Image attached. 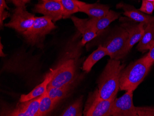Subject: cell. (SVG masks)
Returning <instances> with one entry per match:
<instances>
[{"label":"cell","mask_w":154,"mask_h":116,"mask_svg":"<svg viewBox=\"0 0 154 116\" xmlns=\"http://www.w3.org/2000/svg\"><path fill=\"white\" fill-rule=\"evenodd\" d=\"M125 67L120 60L110 59L97 81L98 90L102 98L116 97L120 90L121 73Z\"/></svg>","instance_id":"cell-1"},{"label":"cell","mask_w":154,"mask_h":116,"mask_svg":"<svg viewBox=\"0 0 154 116\" xmlns=\"http://www.w3.org/2000/svg\"><path fill=\"white\" fill-rule=\"evenodd\" d=\"M154 64L146 55L130 63L121 73L120 90L134 92L147 76Z\"/></svg>","instance_id":"cell-2"},{"label":"cell","mask_w":154,"mask_h":116,"mask_svg":"<svg viewBox=\"0 0 154 116\" xmlns=\"http://www.w3.org/2000/svg\"><path fill=\"white\" fill-rule=\"evenodd\" d=\"M116 98L103 99L100 96L98 88L96 89L89 93L83 114L85 116H110L111 109Z\"/></svg>","instance_id":"cell-3"},{"label":"cell","mask_w":154,"mask_h":116,"mask_svg":"<svg viewBox=\"0 0 154 116\" xmlns=\"http://www.w3.org/2000/svg\"><path fill=\"white\" fill-rule=\"evenodd\" d=\"M55 28L53 21L49 17H36L32 27L22 34L29 44L34 45L39 44L46 35Z\"/></svg>","instance_id":"cell-4"},{"label":"cell","mask_w":154,"mask_h":116,"mask_svg":"<svg viewBox=\"0 0 154 116\" xmlns=\"http://www.w3.org/2000/svg\"><path fill=\"white\" fill-rule=\"evenodd\" d=\"M128 40V33L122 27L110 37L103 46L108 50L110 59L120 60L127 56Z\"/></svg>","instance_id":"cell-5"},{"label":"cell","mask_w":154,"mask_h":116,"mask_svg":"<svg viewBox=\"0 0 154 116\" xmlns=\"http://www.w3.org/2000/svg\"><path fill=\"white\" fill-rule=\"evenodd\" d=\"M76 63L73 59H69L54 70L51 80L48 86L58 87L71 83L76 79Z\"/></svg>","instance_id":"cell-6"},{"label":"cell","mask_w":154,"mask_h":116,"mask_svg":"<svg viewBox=\"0 0 154 116\" xmlns=\"http://www.w3.org/2000/svg\"><path fill=\"white\" fill-rule=\"evenodd\" d=\"M35 17L26 10V6L17 7L14 10L10 21L5 26L23 34L32 27Z\"/></svg>","instance_id":"cell-7"},{"label":"cell","mask_w":154,"mask_h":116,"mask_svg":"<svg viewBox=\"0 0 154 116\" xmlns=\"http://www.w3.org/2000/svg\"><path fill=\"white\" fill-rule=\"evenodd\" d=\"M110 116H137L136 106L133 102V91H128L114 100Z\"/></svg>","instance_id":"cell-8"},{"label":"cell","mask_w":154,"mask_h":116,"mask_svg":"<svg viewBox=\"0 0 154 116\" xmlns=\"http://www.w3.org/2000/svg\"><path fill=\"white\" fill-rule=\"evenodd\" d=\"M33 11L49 17L54 22L63 19L62 6L54 0H39Z\"/></svg>","instance_id":"cell-9"},{"label":"cell","mask_w":154,"mask_h":116,"mask_svg":"<svg viewBox=\"0 0 154 116\" xmlns=\"http://www.w3.org/2000/svg\"><path fill=\"white\" fill-rule=\"evenodd\" d=\"M40 96L25 102H20L13 110L11 111L7 116H38L40 102L43 97Z\"/></svg>","instance_id":"cell-10"},{"label":"cell","mask_w":154,"mask_h":116,"mask_svg":"<svg viewBox=\"0 0 154 116\" xmlns=\"http://www.w3.org/2000/svg\"><path fill=\"white\" fill-rule=\"evenodd\" d=\"M120 16V14L110 10L106 15L99 18H91L87 20V24L89 27L98 34L115 21Z\"/></svg>","instance_id":"cell-11"},{"label":"cell","mask_w":154,"mask_h":116,"mask_svg":"<svg viewBox=\"0 0 154 116\" xmlns=\"http://www.w3.org/2000/svg\"><path fill=\"white\" fill-rule=\"evenodd\" d=\"M71 19L74 26L80 32L82 36L80 42L81 46H84L97 36L98 34L87 24L88 19H82L75 16H71Z\"/></svg>","instance_id":"cell-12"},{"label":"cell","mask_w":154,"mask_h":116,"mask_svg":"<svg viewBox=\"0 0 154 116\" xmlns=\"http://www.w3.org/2000/svg\"><path fill=\"white\" fill-rule=\"evenodd\" d=\"M79 12L85 13L92 18L103 17L109 12V8L107 5L94 3L87 4L83 2L78 1Z\"/></svg>","instance_id":"cell-13"},{"label":"cell","mask_w":154,"mask_h":116,"mask_svg":"<svg viewBox=\"0 0 154 116\" xmlns=\"http://www.w3.org/2000/svg\"><path fill=\"white\" fill-rule=\"evenodd\" d=\"M146 24L139 23L137 25L130 26L123 25L122 27L128 33V51L130 52L134 45L141 39L144 33Z\"/></svg>","instance_id":"cell-14"},{"label":"cell","mask_w":154,"mask_h":116,"mask_svg":"<svg viewBox=\"0 0 154 116\" xmlns=\"http://www.w3.org/2000/svg\"><path fill=\"white\" fill-rule=\"evenodd\" d=\"M54 73V70H51L48 74L43 83L37 86L27 94H22L20 98V102H23L40 96L47 90L48 86L50 83Z\"/></svg>","instance_id":"cell-15"},{"label":"cell","mask_w":154,"mask_h":116,"mask_svg":"<svg viewBox=\"0 0 154 116\" xmlns=\"http://www.w3.org/2000/svg\"><path fill=\"white\" fill-rule=\"evenodd\" d=\"M120 7L124 10V14L133 20L139 23H144L146 25L154 24V16L144 14L131 6L120 5Z\"/></svg>","instance_id":"cell-16"},{"label":"cell","mask_w":154,"mask_h":116,"mask_svg":"<svg viewBox=\"0 0 154 116\" xmlns=\"http://www.w3.org/2000/svg\"><path fill=\"white\" fill-rule=\"evenodd\" d=\"M109 52L106 47L102 45H99L97 49L91 54L85 60L83 64L82 69L86 73L90 72L93 66L97 62L105 56H109Z\"/></svg>","instance_id":"cell-17"},{"label":"cell","mask_w":154,"mask_h":116,"mask_svg":"<svg viewBox=\"0 0 154 116\" xmlns=\"http://www.w3.org/2000/svg\"><path fill=\"white\" fill-rule=\"evenodd\" d=\"M154 43V24H149L145 27L144 33L137 46L139 52L143 53L150 49Z\"/></svg>","instance_id":"cell-18"},{"label":"cell","mask_w":154,"mask_h":116,"mask_svg":"<svg viewBox=\"0 0 154 116\" xmlns=\"http://www.w3.org/2000/svg\"><path fill=\"white\" fill-rule=\"evenodd\" d=\"M76 80L71 83L58 87H50L47 88V92L49 96L57 104L59 101L63 99L69 94L75 86Z\"/></svg>","instance_id":"cell-19"},{"label":"cell","mask_w":154,"mask_h":116,"mask_svg":"<svg viewBox=\"0 0 154 116\" xmlns=\"http://www.w3.org/2000/svg\"><path fill=\"white\" fill-rule=\"evenodd\" d=\"M61 4L63 9V19L69 18L72 14L79 12V0H54Z\"/></svg>","instance_id":"cell-20"},{"label":"cell","mask_w":154,"mask_h":116,"mask_svg":"<svg viewBox=\"0 0 154 116\" xmlns=\"http://www.w3.org/2000/svg\"><path fill=\"white\" fill-rule=\"evenodd\" d=\"M57 104L49 96L47 90L40 102L38 116H46L53 110Z\"/></svg>","instance_id":"cell-21"},{"label":"cell","mask_w":154,"mask_h":116,"mask_svg":"<svg viewBox=\"0 0 154 116\" xmlns=\"http://www.w3.org/2000/svg\"><path fill=\"white\" fill-rule=\"evenodd\" d=\"M83 97L77 99L61 113L62 116H81L83 114Z\"/></svg>","instance_id":"cell-22"},{"label":"cell","mask_w":154,"mask_h":116,"mask_svg":"<svg viewBox=\"0 0 154 116\" xmlns=\"http://www.w3.org/2000/svg\"><path fill=\"white\" fill-rule=\"evenodd\" d=\"M137 116H154V107H136Z\"/></svg>","instance_id":"cell-23"},{"label":"cell","mask_w":154,"mask_h":116,"mask_svg":"<svg viewBox=\"0 0 154 116\" xmlns=\"http://www.w3.org/2000/svg\"><path fill=\"white\" fill-rule=\"evenodd\" d=\"M5 9H9V8L6 4V1L0 0V25L1 27L3 25L4 20L9 16L8 12H6Z\"/></svg>","instance_id":"cell-24"},{"label":"cell","mask_w":154,"mask_h":116,"mask_svg":"<svg viewBox=\"0 0 154 116\" xmlns=\"http://www.w3.org/2000/svg\"><path fill=\"white\" fill-rule=\"evenodd\" d=\"M138 10L143 13H146L147 14H152L154 10L153 2L148 1L146 0H142L141 7Z\"/></svg>","instance_id":"cell-25"},{"label":"cell","mask_w":154,"mask_h":116,"mask_svg":"<svg viewBox=\"0 0 154 116\" xmlns=\"http://www.w3.org/2000/svg\"><path fill=\"white\" fill-rule=\"evenodd\" d=\"M9 2H12L16 7L26 6V4L29 2L31 0H7Z\"/></svg>","instance_id":"cell-26"},{"label":"cell","mask_w":154,"mask_h":116,"mask_svg":"<svg viewBox=\"0 0 154 116\" xmlns=\"http://www.w3.org/2000/svg\"><path fill=\"white\" fill-rule=\"evenodd\" d=\"M148 58L154 63V43L149 50V52L146 54Z\"/></svg>","instance_id":"cell-27"},{"label":"cell","mask_w":154,"mask_h":116,"mask_svg":"<svg viewBox=\"0 0 154 116\" xmlns=\"http://www.w3.org/2000/svg\"><path fill=\"white\" fill-rule=\"evenodd\" d=\"M3 45L2 44L1 42L0 43V56L1 57H5V54L3 52H2V50H3Z\"/></svg>","instance_id":"cell-28"},{"label":"cell","mask_w":154,"mask_h":116,"mask_svg":"<svg viewBox=\"0 0 154 116\" xmlns=\"http://www.w3.org/2000/svg\"><path fill=\"white\" fill-rule=\"evenodd\" d=\"M146 1H148L149 2H153L154 1V0H146Z\"/></svg>","instance_id":"cell-29"},{"label":"cell","mask_w":154,"mask_h":116,"mask_svg":"<svg viewBox=\"0 0 154 116\" xmlns=\"http://www.w3.org/2000/svg\"><path fill=\"white\" fill-rule=\"evenodd\" d=\"M153 4H154V1L153 2Z\"/></svg>","instance_id":"cell-30"}]
</instances>
